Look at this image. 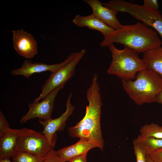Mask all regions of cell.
<instances>
[{"mask_svg": "<svg viewBox=\"0 0 162 162\" xmlns=\"http://www.w3.org/2000/svg\"><path fill=\"white\" fill-rule=\"evenodd\" d=\"M96 147H98L94 143L80 139L75 144L61 148L56 151L60 157L65 162Z\"/></svg>", "mask_w": 162, "mask_h": 162, "instance_id": "obj_15", "label": "cell"}, {"mask_svg": "<svg viewBox=\"0 0 162 162\" xmlns=\"http://www.w3.org/2000/svg\"><path fill=\"white\" fill-rule=\"evenodd\" d=\"M133 142L143 149L148 155L162 148V139L146 136L140 134L134 140Z\"/></svg>", "mask_w": 162, "mask_h": 162, "instance_id": "obj_17", "label": "cell"}, {"mask_svg": "<svg viewBox=\"0 0 162 162\" xmlns=\"http://www.w3.org/2000/svg\"><path fill=\"white\" fill-rule=\"evenodd\" d=\"M98 75L93 76L92 82L86 92L88 104L85 116L76 124L68 128L70 136L92 142L103 151L104 143L100 126L102 105Z\"/></svg>", "mask_w": 162, "mask_h": 162, "instance_id": "obj_1", "label": "cell"}, {"mask_svg": "<svg viewBox=\"0 0 162 162\" xmlns=\"http://www.w3.org/2000/svg\"><path fill=\"white\" fill-rule=\"evenodd\" d=\"M142 59L146 68L156 72L162 77V46H161L143 53Z\"/></svg>", "mask_w": 162, "mask_h": 162, "instance_id": "obj_16", "label": "cell"}, {"mask_svg": "<svg viewBox=\"0 0 162 162\" xmlns=\"http://www.w3.org/2000/svg\"><path fill=\"white\" fill-rule=\"evenodd\" d=\"M126 12L136 19L156 31L162 37V15L159 10L151 9L137 4L130 3Z\"/></svg>", "mask_w": 162, "mask_h": 162, "instance_id": "obj_8", "label": "cell"}, {"mask_svg": "<svg viewBox=\"0 0 162 162\" xmlns=\"http://www.w3.org/2000/svg\"><path fill=\"white\" fill-rule=\"evenodd\" d=\"M113 43L122 44L138 53H144L162 44L157 32L140 22L122 25L104 38L100 45L104 47Z\"/></svg>", "mask_w": 162, "mask_h": 162, "instance_id": "obj_2", "label": "cell"}, {"mask_svg": "<svg viewBox=\"0 0 162 162\" xmlns=\"http://www.w3.org/2000/svg\"><path fill=\"white\" fill-rule=\"evenodd\" d=\"M64 86H58L50 92L39 102H33L28 104L29 110L20 120L21 123L35 118L45 120L51 118L54 108L55 99L58 92L64 88Z\"/></svg>", "mask_w": 162, "mask_h": 162, "instance_id": "obj_7", "label": "cell"}, {"mask_svg": "<svg viewBox=\"0 0 162 162\" xmlns=\"http://www.w3.org/2000/svg\"><path fill=\"white\" fill-rule=\"evenodd\" d=\"M73 23L79 27H86L101 33L105 38L113 32L114 30L98 18L92 13L86 16L76 15L72 20Z\"/></svg>", "mask_w": 162, "mask_h": 162, "instance_id": "obj_14", "label": "cell"}, {"mask_svg": "<svg viewBox=\"0 0 162 162\" xmlns=\"http://www.w3.org/2000/svg\"><path fill=\"white\" fill-rule=\"evenodd\" d=\"M20 129L10 128L0 135V158H12L18 150L17 141Z\"/></svg>", "mask_w": 162, "mask_h": 162, "instance_id": "obj_13", "label": "cell"}, {"mask_svg": "<svg viewBox=\"0 0 162 162\" xmlns=\"http://www.w3.org/2000/svg\"><path fill=\"white\" fill-rule=\"evenodd\" d=\"M148 155L156 162H162V148Z\"/></svg>", "mask_w": 162, "mask_h": 162, "instance_id": "obj_24", "label": "cell"}, {"mask_svg": "<svg viewBox=\"0 0 162 162\" xmlns=\"http://www.w3.org/2000/svg\"><path fill=\"white\" fill-rule=\"evenodd\" d=\"M143 5L151 9L158 10L159 5L156 0H144Z\"/></svg>", "mask_w": 162, "mask_h": 162, "instance_id": "obj_23", "label": "cell"}, {"mask_svg": "<svg viewBox=\"0 0 162 162\" xmlns=\"http://www.w3.org/2000/svg\"><path fill=\"white\" fill-rule=\"evenodd\" d=\"M88 152L75 157L71 159L69 162H87V155Z\"/></svg>", "mask_w": 162, "mask_h": 162, "instance_id": "obj_25", "label": "cell"}, {"mask_svg": "<svg viewBox=\"0 0 162 162\" xmlns=\"http://www.w3.org/2000/svg\"><path fill=\"white\" fill-rule=\"evenodd\" d=\"M112 55V60L107 70L108 74L116 75L122 80H133L140 71L146 68L142 60L134 50L124 47L117 48L111 44L107 46Z\"/></svg>", "mask_w": 162, "mask_h": 162, "instance_id": "obj_4", "label": "cell"}, {"mask_svg": "<svg viewBox=\"0 0 162 162\" xmlns=\"http://www.w3.org/2000/svg\"><path fill=\"white\" fill-rule=\"evenodd\" d=\"M77 53V52H72L63 62L55 64L32 63L31 60L26 59L20 67L11 70V74L13 76H22L27 79H28L34 74L46 71L53 72L68 64L74 57Z\"/></svg>", "mask_w": 162, "mask_h": 162, "instance_id": "obj_10", "label": "cell"}, {"mask_svg": "<svg viewBox=\"0 0 162 162\" xmlns=\"http://www.w3.org/2000/svg\"><path fill=\"white\" fill-rule=\"evenodd\" d=\"M91 8L92 14L108 26L115 30L122 25L117 17L118 12L104 6L98 0H84Z\"/></svg>", "mask_w": 162, "mask_h": 162, "instance_id": "obj_12", "label": "cell"}, {"mask_svg": "<svg viewBox=\"0 0 162 162\" xmlns=\"http://www.w3.org/2000/svg\"><path fill=\"white\" fill-rule=\"evenodd\" d=\"M133 144L136 162H146L147 156L148 155L146 152L137 144L134 142Z\"/></svg>", "mask_w": 162, "mask_h": 162, "instance_id": "obj_20", "label": "cell"}, {"mask_svg": "<svg viewBox=\"0 0 162 162\" xmlns=\"http://www.w3.org/2000/svg\"><path fill=\"white\" fill-rule=\"evenodd\" d=\"M12 32L13 46L18 55L30 59L38 54L37 41L30 33L22 29Z\"/></svg>", "mask_w": 162, "mask_h": 162, "instance_id": "obj_9", "label": "cell"}, {"mask_svg": "<svg viewBox=\"0 0 162 162\" xmlns=\"http://www.w3.org/2000/svg\"><path fill=\"white\" fill-rule=\"evenodd\" d=\"M72 96V93L70 92L65 104L66 110L60 116L54 119L51 118L45 120H38L44 127V129L41 132L52 143L55 144L53 139L56 132L63 130L67 121L73 112L75 107L71 102Z\"/></svg>", "mask_w": 162, "mask_h": 162, "instance_id": "obj_11", "label": "cell"}, {"mask_svg": "<svg viewBox=\"0 0 162 162\" xmlns=\"http://www.w3.org/2000/svg\"><path fill=\"white\" fill-rule=\"evenodd\" d=\"M17 143L18 150L28 152L43 158L53 149L55 145L41 132L26 128L20 129Z\"/></svg>", "mask_w": 162, "mask_h": 162, "instance_id": "obj_5", "label": "cell"}, {"mask_svg": "<svg viewBox=\"0 0 162 162\" xmlns=\"http://www.w3.org/2000/svg\"><path fill=\"white\" fill-rule=\"evenodd\" d=\"M146 162H156L152 159L148 155H147L146 158Z\"/></svg>", "mask_w": 162, "mask_h": 162, "instance_id": "obj_28", "label": "cell"}, {"mask_svg": "<svg viewBox=\"0 0 162 162\" xmlns=\"http://www.w3.org/2000/svg\"><path fill=\"white\" fill-rule=\"evenodd\" d=\"M42 162H64L60 157L57 151L52 150L45 157Z\"/></svg>", "mask_w": 162, "mask_h": 162, "instance_id": "obj_21", "label": "cell"}, {"mask_svg": "<svg viewBox=\"0 0 162 162\" xmlns=\"http://www.w3.org/2000/svg\"><path fill=\"white\" fill-rule=\"evenodd\" d=\"M0 162H11L10 158H0Z\"/></svg>", "mask_w": 162, "mask_h": 162, "instance_id": "obj_27", "label": "cell"}, {"mask_svg": "<svg viewBox=\"0 0 162 162\" xmlns=\"http://www.w3.org/2000/svg\"><path fill=\"white\" fill-rule=\"evenodd\" d=\"M9 124L3 112L0 110V135L10 129Z\"/></svg>", "mask_w": 162, "mask_h": 162, "instance_id": "obj_22", "label": "cell"}, {"mask_svg": "<svg viewBox=\"0 0 162 162\" xmlns=\"http://www.w3.org/2000/svg\"><path fill=\"white\" fill-rule=\"evenodd\" d=\"M82 49L78 52L74 57L68 64L56 71L51 73L42 88V92L34 101L38 102L43 99L51 91L66 82L74 76L76 67L86 53Z\"/></svg>", "mask_w": 162, "mask_h": 162, "instance_id": "obj_6", "label": "cell"}, {"mask_svg": "<svg viewBox=\"0 0 162 162\" xmlns=\"http://www.w3.org/2000/svg\"><path fill=\"white\" fill-rule=\"evenodd\" d=\"M12 158V162H42L44 158L21 150H18Z\"/></svg>", "mask_w": 162, "mask_h": 162, "instance_id": "obj_19", "label": "cell"}, {"mask_svg": "<svg viewBox=\"0 0 162 162\" xmlns=\"http://www.w3.org/2000/svg\"><path fill=\"white\" fill-rule=\"evenodd\" d=\"M157 100L158 103L162 104V91L158 95L157 98Z\"/></svg>", "mask_w": 162, "mask_h": 162, "instance_id": "obj_26", "label": "cell"}, {"mask_svg": "<svg viewBox=\"0 0 162 162\" xmlns=\"http://www.w3.org/2000/svg\"><path fill=\"white\" fill-rule=\"evenodd\" d=\"M135 80H122L123 89L137 105L157 102V97L162 91V77L157 73L147 68L137 74Z\"/></svg>", "mask_w": 162, "mask_h": 162, "instance_id": "obj_3", "label": "cell"}, {"mask_svg": "<svg viewBox=\"0 0 162 162\" xmlns=\"http://www.w3.org/2000/svg\"><path fill=\"white\" fill-rule=\"evenodd\" d=\"M140 134L144 136L162 139V126L154 123L146 124L140 129Z\"/></svg>", "mask_w": 162, "mask_h": 162, "instance_id": "obj_18", "label": "cell"}]
</instances>
